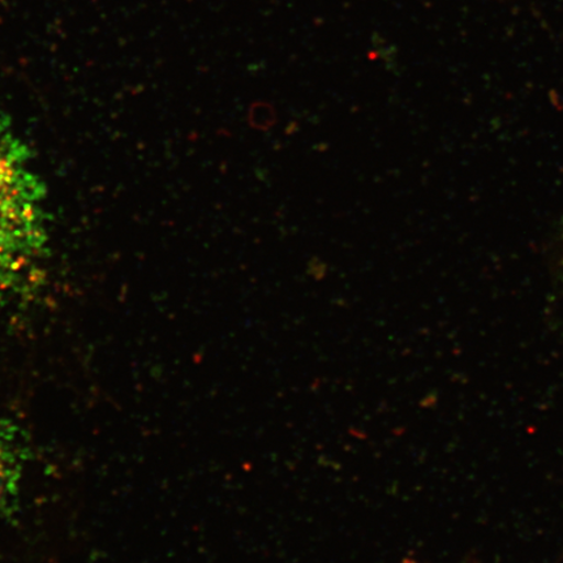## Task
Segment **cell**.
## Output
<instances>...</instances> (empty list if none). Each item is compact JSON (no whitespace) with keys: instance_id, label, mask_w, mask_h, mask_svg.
I'll list each match as a JSON object with an SVG mask.
<instances>
[{"instance_id":"1","label":"cell","mask_w":563,"mask_h":563,"mask_svg":"<svg viewBox=\"0 0 563 563\" xmlns=\"http://www.w3.org/2000/svg\"><path fill=\"white\" fill-rule=\"evenodd\" d=\"M52 256L47 189L30 145L0 115V307L33 297Z\"/></svg>"},{"instance_id":"2","label":"cell","mask_w":563,"mask_h":563,"mask_svg":"<svg viewBox=\"0 0 563 563\" xmlns=\"http://www.w3.org/2000/svg\"><path fill=\"white\" fill-rule=\"evenodd\" d=\"M24 442L16 427L0 421V516L18 501L25 456Z\"/></svg>"},{"instance_id":"3","label":"cell","mask_w":563,"mask_h":563,"mask_svg":"<svg viewBox=\"0 0 563 563\" xmlns=\"http://www.w3.org/2000/svg\"><path fill=\"white\" fill-rule=\"evenodd\" d=\"M278 122L276 108L269 102H253L249 111V123L257 131H269Z\"/></svg>"}]
</instances>
